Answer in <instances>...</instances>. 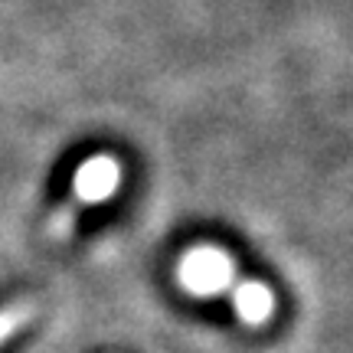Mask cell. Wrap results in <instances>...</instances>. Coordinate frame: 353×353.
<instances>
[{
  "label": "cell",
  "instance_id": "6da1fadb",
  "mask_svg": "<svg viewBox=\"0 0 353 353\" xmlns=\"http://www.w3.org/2000/svg\"><path fill=\"white\" fill-rule=\"evenodd\" d=\"M229 272H232L229 259L216 249H196L183 262V281L196 291H216L229 285Z\"/></svg>",
  "mask_w": 353,
  "mask_h": 353
},
{
  "label": "cell",
  "instance_id": "7a4b0ae2",
  "mask_svg": "<svg viewBox=\"0 0 353 353\" xmlns=\"http://www.w3.org/2000/svg\"><path fill=\"white\" fill-rule=\"evenodd\" d=\"M236 307H239V314L245 321H262V317L272 314V291L259 285V281H249L236 294Z\"/></svg>",
  "mask_w": 353,
  "mask_h": 353
}]
</instances>
